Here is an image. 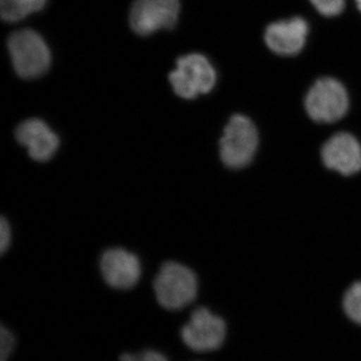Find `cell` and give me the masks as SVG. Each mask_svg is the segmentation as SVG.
I'll use <instances>...</instances> for the list:
<instances>
[{
  "label": "cell",
  "mask_w": 361,
  "mask_h": 361,
  "mask_svg": "<svg viewBox=\"0 0 361 361\" xmlns=\"http://www.w3.org/2000/svg\"><path fill=\"white\" fill-rule=\"evenodd\" d=\"M156 298L167 310H180L193 302L198 293V279L193 270L177 262H166L154 281Z\"/></svg>",
  "instance_id": "cell-1"
},
{
  "label": "cell",
  "mask_w": 361,
  "mask_h": 361,
  "mask_svg": "<svg viewBox=\"0 0 361 361\" xmlns=\"http://www.w3.org/2000/svg\"><path fill=\"white\" fill-rule=\"evenodd\" d=\"M9 54L20 77L33 78L44 75L51 65V52L44 39L32 30H20L9 37Z\"/></svg>",
  "instance_id": "cell-2"
},
{
  "label": "cell",
  "mask_w": 361,
  "mask_h": 361,
  "mask_svg": "<svg viewBox=\"0 0 361 361\" xmlns=\"http://www.w3.org/2000/svg\"><path fill=\"white\" fill-rule=\"evenodd\" d=\"M258 147V133L250 118L235 115L220 140L221 160L227 167L240 169L250 163Z\"/></svg>",
  "instance_id": "cell-3"
},
{
  "label": "cell",
  "mask_w": 361,
  "mask_h": 361,
  "mask_svg": "<svg viewBox=\"0 0 361 361\" xmlns=\"http://www.w3.org/2000/svg\"><path fill=\"white\" fill-rule=\"evenodd\" d=\"M176 94L193 99L208 94L215 87L217 75L210 61L200 54H191L178 59L177 68L169 75Z\"/></svg>",
  "instance_id": "cell-4"
},
{
  "label": "cell",
  "mask_w": 361,
  "mask_h": 361,
  "mask_svg": "<svg viewBox=\"0 0 361 361\" xmlns=\"http://www.w3.org/2000/svg\"><path fill=\"white\" fill-rule=\"evenodd\" d=\"M348 92L341 82L331 78L318 80L305 99L308 115L318 123H334L348 113Z\"/></svg>",
  "instance_id": "cell-5"
},
{
  "label": "cell",
  "mask_w": 361,
  "mask_h": 361,
  "mask_svg": "<svg viewBox=\"0 0 361 361\" xmlns=\"http://www.w3.org/2000/svg\"><path fill=\"white\" fill-rule=\"evenodd\" d=\"M185 345L196 353H211L224 343L226 323L206 307L197 308L180 329Z\"/></svg>",
  "instance_id": "cell-6"
},
{
  "label": "cell",
  "mask_w": 361,
  "mask_h": 361,
  "mask_svg": "<svg viewBox=\"0 0 361 361\" xmlns=\"http://www.w3.org/2000/svg\"><path fill=\"white\" fill-rule=\"evenodd\" d=\"M179 0H135L130 23L137 35H148L161 28L174 27L179 16Z\"/></svg>",
  "instance_id": "cell-7"
},
{
  "label": "cell",
  "mask_w": 361,
  "mask_h": 361,
  "mask_svg": "<svg viewBox=\"0 0 361 361\" xmlns=\"http://www.w3.org/2000/svg\"><path fill=\"white\" fill-rule=\"evenodd\" d=\"M99 266L106 284L122 290L133 288L142 274L139 258L123 248L109 249L104 252Z\"/></svg>",
  "instance_id": "cell-8"
},
{
  "label": "cell",
  "mask_w": 361,
  "mask_h": 361,
  "mask_svg": "<svg viewBox=\"0 0 361 361\" xmlns=\"http://www.w3.org/2000/svg\"><path fill=\"white\" fill-rule=\"evenodd\" d=\"M308 23L302 18L275 21L265 30V42L271 51L279 56H295L302 51L307 35Z\"/></svg>",
  "instance_id": "cell-9"
},
{
  "label": "cell",
  "mask_w": 361,
  "mask_h": 361,
  "mask_svg": "<svg viewBox=\"0 0 361 361\" xmlns=\"http://www.w3.org/2000/svg\"><path fill=\"white\" fill-rule=\"evenodd\" d=\"M325 166L341 175H353L361 170V146L353 135L339 133L325 142L322 151Z\"/></svg>",
  "instance_id": "cell-10"
},
{
  "label": "cell",
  "mask_w": 361,
  "mask_h": 361,
  "mask_svg": "<svg viewBox=\"0 0 361 361\" xmlns=\"http://www.w3.org/2000/svg\"><path fill=\"white\" fill-rule=\"evenodd\" d=\"M20 144L26 147L32 160L47 161L56 155L59 139L56 133L39 118H30L21 123L16 130Z\"/></svg>",
  "instance_id": "cell-11"
},
{
  "label": "cell",
  "mask_w": 361,
  "mask_h": 361,
  "mask_svg": "<svg viewBox=\"0 0 361 361\" xmlns=\"http://www.w3.org/2000/svg\"><path fill=\"white\" fill-rule=\"evenodd\" d=\"M47 0H0L2 20L16 23L44 8Z\"/></svg>",
  "instance_id": "cell-12"
},
{
  "label": "cell",
  "mask_w": 361,
  "mask_h": 361,
  "mask_svg": "<svg viewBox=\"0 0 361 361\" xmlns=\"http://www.w3.org/2000/svg\"><path fill=\"white\" fill-rule=\"evenodd\" d=\"M343 308L353 322L361 325V282H356L346 291Z\"/></svg>",
  "instance_id": "cell-13"
},
{
  "label": "cell",
  "mask_w": 361,
  "mask_h": 361,
  "mask_svg": "<svg viewBox=\"0 0 361 361\" xmlns=\"http://www.w3.org/2000/svg\"><path fill=\"white\" fill-rule=\"evenodd\" d=\"M16 338L13 332L2 325L0 329V361H8L13 355Z\"/></svg>",
  "instance_id": "cell-14"
},
{
  "label": "cell",
  "mask_w": 361,
  "mask_h": 361,
  "mask_svg": "<svg viewBox=\"0 0 361 361\" xmlns=\"http://www.w3.org/2000/svg\"><path fill=\"white\" fill-rule=\"evenodd\" d=\"M310 2L318 13L329 18L341 14L345 4V0H310Z\"/></svg>",
  "instance_id": "cell-15"
},
{
  "label": "cell",
  "mask_w": 361,
  "mask_h": 361,
  "mask_svg": "<svg viewBox=\"0 0 361 361\" xmlns=\"http://www.w3.org/2000/svg\"><path fill=\"white\" fill-rule=\"evenodd\" d=\"M120 361H169L166 355L159 351L148 349L137 353H125Z\"/></svg>",
  "instance_id": "cell-16"
},
{
  "label": "cell",
  "mask_w": 361,
  "mask_h": 361,
  "mask_svg": "<svg viewBox=\"0 0 361 361\" xmlns=\"http://www.w3.org/2000/svg\"><path fill=\"white\" fill-rule=\"evenodd\" d=\"M11 242V226L7 222L6 218H1L0 222V252L4 253L9 248Z\"/></svg>",
  "instance_id": "cell-17"
},
{
  "label": "cell",
  "mask_w": 361,
  "mask_h": 361,
  "mask_svg": "<svg viewBox=\"0 0 361 361\" xmlns=\"http://www.w3.org/2000/svg\"><path fill=\"white\" fill-rule=\"evenodd\" d=\"M356 4H357L358 9H360L361 13V0H355Z\"/></svg>",
  "instance_id": "cell-18"
}]
</instances>
